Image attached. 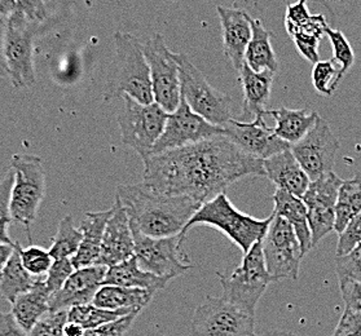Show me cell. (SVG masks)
<instances>
[{
    "instance_id": "d6a6232c",
    "label": "cell",
    "mask_w": 361,
    "mask_h": 336,
    "mask_svg": "<svg viewBox=\"0 0 361 336\" xmlns=\"http://www.w3.org/2000/svg\"><path fill=\"white\" fill-rule=\"evenodd\" d=\"M82 239L83 235L80 229L74 227L73 218L71 215L65 216L59 224L49 254L52 255L54 260L73 259L78 254Z\"/></svg>"
},
{
    "instance_id": "603a6c76",
    "label": "cell",
    "mask_w": 361,
    "mask_h": 336,
    "mask_svg": "<svg viewBox=\"0 0 361 336\" xmlns=\"http://www.w3.org/2000/svg\"><path fill=\"white\" fill-rule=\"evenodd\" d=\"M114 210L116 206H111L106 211L87 212L86 218L83 219L79 228L83 235V239L80 243L78 254L71 259L75 269L97 266L102 251L104 232Z\"/></svg>"
},
{
    "instance_id": "6da1fadb",
    "label": "cell",
    "mask_w": 361,
    "mask_h": 336,
    "mask_svg": "<svg viewBox=\"0 0 361 336\" xmlns=\"http://www.w3.org/2000/svg\"><path fill=\"white\" fill-rule=\"evenodd\" d=\"M250 175L264 176L263 161L226 136H216L147 158L142 182L161 194L189 197L204 204Z\"/></svg>"
},
{
    "instance_id": "1f68e13d",
    "label": "cell",
    "mask_w": 361,
    "mask_h": 336,
    "mask_svg": "<svg viewBox=\"0 0 361 336\" xmlns=\"http://www.w3.org/2000/svg\"><path fill=\"white\" fill-rule=\"evenodd\" d=\"M359 212H361V173L355 175L350 180H343L339 189L334 230L341 235Z\"/></svg>"
},
{
    "instance_id": "9a60e30c",
    "label": "cell",
    "mask_w": 361,
    "mask_h": 336,
    "mask_svg": "<svg viewBox=\"0 0 361 336\" xmlns=\"http://www.w3.org/2000/svg\"><path fill=\"white\" fill-rule=\"evenodd\" d=\"M339 147L341 144L331 132L328 122L319 116L310 132L293 144L290 150L308 178L314 181L333 173Z\"/></svg>"
},
{
    "instance_id": "4fadbf2b",
    "label": "cell",
    "mask_w": 361,
    "mask_h": 336,
    "mask_svg": "<svg viewBox=\"0 0 361 336\" xmlns=\"http://www.w3.org/2000/svg\"><path fill=\"white\" fill-rule=\"evenodd\" d=\"M39 25L32 24L21 13L7 18L4 56L12 85L17 89L35 85L34 69V35Z\"/></svg>"
},
{
    "instance_id": "83f0119b",
    "label": "cell",
    "mask_w": 361,
    "mask_h": 336,
    "mask_svg": "<svg viewBox=\"0 0 361 336\" xmlns=\"http://www.w3.org/2000/svg\"><path fill=\"white\" fill-rule=\"evenodd\" d=\"M266 116L274 117L276 120L274 131L280 139H283L290 145L302 140L314 127V122L319 117L316 111L308 113L306 110L288 109V108L266 110Z\"/></svg>"
},
{
    "instance_id": "8d00e7d4",
    "label": "cell",
    "mask_w": 361,
    "mask_h": 336,
    "mask_svg": "<svg viewBox=\"0 0 361 336\" xmlns=\"http://www.w3.org/2000/svg\"><path fill=\"white\" fill-rule=\"evenodd\" d=\"M326 35H328L330 43H331V48H333V58L331 60L337 63L338 68L341 70V78L343 79L355 63V54H353V47L345 38V34L341 30L328 27Z\"/></svg>"
},
{
    "instance_id": "8fae6325",
    "label": "cell",
    "mask_w": 361,
    "mask_h": 336,
    "mask_svg": "<svg viewBox=\"0 0 361 336\" xmlns=\"http://www.w3.org/2000/svg\"><path fill=\"white\" fill-rule=\"evenodd\" d=\"M272 215L267 235L262 241L268 272L274 282L295 281L298 280L299 268L305 254L290 223L276 213Z\"/></svg>"
},
{
    "instance_id": "681fc988",
    "label": "cell",
    "mask_w": 361,
    "mask_h": 336,
    "mask_svg": "<svg viewBox=\"0 0 361 336\" xmlns=\"http://www.w3.org/2000/svg\"><path fill=\"white\" fill-rule=\"evenodd\" d=\"M15 243L13 244H6V243H0V273L4 269L6 264L8 263L9 259L12 256V254L15 252Z\"/></svg>"
},
{
    "instance_id": "ab89813d",
    "label": "cell",
    "mask_w": 361,
    "mask_h": 336,
    "mask_svg": "<svg viewBox=\"0 0 361 336\" xmlns=\"http://www.w3.org/2000/svg\"><path fill=\"white\" fill-rule=\"evenodd\" d=\"M69 320V311L48 312L30 330L29 336H63V328Z\"/></svg>"
},
{
    "instance_id": "7a4b0ae2",
    "label": "cell",
    "mask_w": 361,
    "mask_h": 336,
    "mask_svg": "<svg viewBox=\"0 0 361 336\" xmlns=\"http://www.w3.org/2000/svg\"><path fill=\"white\" fill-rule=\"evenodd\" d=\"M116 198L127 212L130 224L152 238L184 233L189 220L202 206L189 197L153 192L144 182L119 185Z\"/></svg>"
},
{
    "instance_id": "ffe728a7",
    "label": "cell",
    "mask_w": 361,
    "mask_h": 336,
    "mask_svg": "<svg viewBox=\"0 0 361 336\" xmlns=\"http://www.w3.org/2000/svg\"><path fill=\"white\" fill-rule=\"evenodd\" d=\"M224 55L240 70L245 63V54L252 35V16L244 9L227 8L218 6Z\"/></svg>"
},
{
    "instance_id": "484cf974",
    "label": "cell",
    "mask_w": 361,
    "mask_h": 336,
    "mask_svg": "<svg viewBox=\"0 0 361 336\" xmlns=\"http://www.w3.org/2000/svg\"><path fill=\"white\" fill-rule=\"evenodd\" d=\"M171 281L169 278L158 277L156 274L144 270L139 266L135 256L128 259L117 266H109L105 275L104 285H116L131 289L152 290L159 291L165 289L167 283Z\"/></svg>"
},
{
    "instance_id": "f1b7e54d",
    "label": "cell",
    "mask_w": 361,
    "mask_h": 336,
    "mask_svg": "<svg viewBox=\"0 0 361 336\" xmlns=\"http://www.w3.org/2000/svg\"><path fill=\"white\" fill-rule=\"evenodd\" d=\"M285 27L291 39L312 38L322 40L326 34L328 24L322 15H312L307 7V0H298L288 6L285 16Z\"/></svg>"
},
{
    "instance_id": "d4e9b609",
    "label": "cell",
    "mask_w": 361,
    "mask_h": 336,
    "mask_svg": "<svg viewBox=\"0 0 361 336\" xmlns=\"http://www.w3.org/2000/svg\"><path fill=\"white\" fill-rule=\"evenodd\" d=\"M272 199L275 204L274 213L290 223L291 227L295 230V235L298 237L303 254L306 255L308 251L314 249L306 204L298 197L293 196L281 189L276 190Z\"/></svg>"
},
{
    "instance_id": "816d5d0a",
    "label": "cell",
    "mask_w": 361,
    "mask_h": 336,
    "mask_svg": "<svg viewBox=\"0 0 361 336\" xmlns=\"http://www.w3.org/2000/svg\"><path fill=\"white\" fill-rule=\"evenodd\" d=\"M262 336H297L294 335L293 332H288V331H269L266 332L264 335Z\"/></svg>"
},
{
    "instance_id": "5b68a950",
    "label": "cell",
    "mask_w": 361,
    "mask_h": 336,
    "mask_svg": "<svg viewBox=\"0 0 361 336\" xmlns=\"http://www.w3.org/2000/svg\"><path fill=\"white\" fill-rule=\"evenodd\" d=\"M223 287V297L229 303L255 316L260 297L274 280L268 272L262 242L255 243L244 260L232 272L218 273Z\"/></svg>"
},
{
    "instance_id": "30bf717a",
    "label": "cell",
    "mask_w": 361,
    "mask_h": 336,
    "mask_svg": "<svg viewBox=\"0 0 361 336\" xmlns=\"http://www.w3.org/2000/svg\"><path fill=\"white\" fill-rule=\"evenodd\" d=\"M190 336H257L255 316L244 312L224 297H207L197 306Z\"/></svg>"
},
{
    "instance_id": "7402d4cb",
    "label": "cell",
    "mask_w": 361,
    "mask_h": 336,
    "mask_svg": "<svg viewBox=\"0 0 361 336\" xmlns=\"http://www.w3.org/2000/svg\"><path fill=\"white\" fill-rule=\"evenodd\" d=\"M240 83L244 91L243 114L238 118L241 122H252L254 119L266 113V106L271 97L272 83L275 73L272 71H257L250 69L246 63L238 70Z\"/></svg>"
},
{
    "instance_id": "277c9868",
    "label": "cell",
    "mask_w": 361,
    "mask_h": 336,
    "mask_svg": "<svg viewBox=\"0 0 361 336\" xmlns=\"http://www.w3.org/2000/svg\"><path fill=\"white\" fill-rule=\"evenodd\" d=\"M272 218L274 215L268 216L267 219H255L244 212L238 211L223 193L200 207L193 218L189 220L184 233L187 235L192 228L198 225L216 228L237 244V247L245 255L255 243L263 241L267 235Z\"/></svg>"
},
{
    "instance_id": "f6af8a7d",
    "label": "cell",
    "mask_w": 361,
    "mask_h": 336,
    "mask_svg": "<svg viewBox=\"0 0 361 336\" xmlns=\"http://www.w3.org/2000/svg\"><path fill=\"white\" fill-rule=\"evenodd\" d=\"M331 336H361V313L345 308Z\"/></svg>"
},
{
    "instance_id": "44dd1931",
    "label": "cell",
    "mask_w": 361,
    "mask_h": 336,
    "mask_svg": "<svg viewBox=\"0 0 361 336\" xmlns=\"http://www.w3.org/2000/svg\"><path fill=\"white\" fill-rule=\"evenodd\" d=\"M263 167L264 176H267L277 189L285 190L300 199L306 194L311 179L291 153L290 149L264 159Z\"/></svg>"
},
{
    "instance_id": "ee69618b",
    "label": "cell",
    "mask_w": 361,
    "mask_h": 336,
    "mask_svg": "<svg viewBox=\"0 0 361 336\" xmlns=\"http://www.w3.org/2000/svg\"><path fill=\"white\" fill-rule=\"evenodd\" d=\"M139 314H130L123 318H119L117 321H113L109 323H105L97 328L86 330L83 336H123L128 328L133 326L134 321L136 320Z\"/></svg>"
},
{
    "instance_id": "cb8c5ba5",
    "label": "cell",
    "mask_w": 361,
    "mask_h": 336,
    "mask_svg": "<svg viewBox=\"0 0 361 336\" xmlns=\"http://www.w3.org/2000/svg\"><path fill=\"white\" fill-rule=\"evenodd\" d=\"M156 295V291L131 289L116 285H104L94 295V303L109 311H127L140 313L147 308Z\"/></svg>"
},
{
    "instance_id": "7dc6e473",
    "label": "cell",
    "mask_w": 361,
    "mask_h": 336,
    "mask_svg": "<svg viewBox=\"0 0 361 336\" xmlns=\"http://www.w3.org/2000/svg\"><path fill=\"white\" fill-rule=\"evenodd\" d=\"M0 336H29L21 328L12 313H0Z\"/></svg>"
},
{
    "instance_id": "5bb4252c",
    "label": "cell",
    "mask_w": 361,
    "mask_h": 336,
    "mask_svg": "<svg viewBox=\"0 0 361 336\" xmlns=\"http://www.w3.org/2000/svg\"><path fill=\"white\" fill-rule=\"evenodd\" d=\"M216 136H226L224 127L207 122L190 109L187 102L181 99L178 109L169 114L165 130L152 149L150 156L209 140Z\"/></svg>"
},
{
    "instance_id": "bcb514c9",
    "label": "cell",
    "mask_w": 361,
    "mask_h": 336,
    "mask_svg": "<svg viewBox=\"0 0 361 336\" xmlns=\"http://www.w3.org/2000/svg\"><path fill=\"white\" fill-rule=\"evenodd\" d=\"M339 289L345 300V308L361 313V282L341 280Z\"/></svg>"
},
{
    "instance_id": "f907efd6",
    "label": "cell",
    "mask_w": 361,
    "mask_h": 336,
    "mask_svg": "<svg viewBox=\"0 0 361 336\" xmlns=\"http://www.w3.org/2000/svg\"><path fill=\"white\" fill-rule=\"evenodd\" d=\"M85 332H86V328L77 322H71V321H68L63 328V336H83Z\"/></svg>"
},
{
    "instance_id": "836d02e7",
    "label": "cell",
    "mask_w": 361,
    "mask_h": 336,
    "mask_svg": "<svg viewBox=\"0 0 361 336\" xmlns=\"http://www.w3.org/2000/svg\"><path fill=\"white\" fill-rule=\"evenodd\" d=\"M134 314L127 311H109L102 306H97L94 303L86 305H78L69 309V320L71 322H77L82 325L86 330L97 328L105 323H109L113 321L123 318L126 316ZM139 314V313H136Z\"/></svg>"
},
{
    "instance_id": "e575fe53",
    "label": "cell",
    "mask_w": 361,
    "mask_h": 336,
    "mask_svg": "<svg viewBox=\"0 0 361 336\" xmlns=\"http://www.w3.org/2000/svg\"><path fill=\"white\" fill-rule=\"evenodd\" d=\"M16 247L25 269L34 277L46 278L51 266L55 261L52 255L49 254V250H46L39 246H34V244L24 249L18 242H16Z\"/></svg>"
},
{
    "instance_id": "3957f363",
    "label": "cell",
    "mask_w": 361,
    "mask_h": 336,
    "mask_svg": "<svg viewBox=\"0 0 361 336\" xmlns=\"http://www.w3.org/2000/svg\"><path fill=\"white\" fill-rule=\"evenodd\" d=\"M114 40L116 58L105 85V101L130 96L140 104H153L149 65L139 40L122 32H116Z\"/></svg>"
},
{
    "instance_id": "f35d334b",
    "label": "cell",
    "mask_w": 361,
    "mask_h": 336,
    "mask_svg": "<svg viewBox=\"0 0 361 336\" xmlns=\"http://www.w3.org/2000/svg\"><path fill=\"white\" fill-rule=\"evenodd\" d=\"M336 272L339 281L361 282V242L345 255L336 258Z\"/></svg>"
},
{
    "instance_id": "d590c367",
    "label": "cell",
    "mask_w": 361,
    "mask_h": 336,
    "mask_svg": "<svg viewBox=\"0 0 361 336\" xmlns=\"http://www.w3.org/2000/svg\"><path fill=\"white\" fill-rule=\"evenodd\" d=\"M342 80L343 79L341 78V70L333 60H320L314 63L312 86L319 94L330 96L337 89Z\"/></svg>"
},
{
    "instance_id": "c3c4849f",
    "label": "cell",
    "mask_w": 361,
    "mask_h": 336,
    "mask_svg": "<svg viewBox=\"0 0 361 336\" xmlns=\"http://www.w3.org/2000/svg\"><path fill=\"white\" fill-rule=\"evenodd\" d=\"M6 34H7V20L0 15V77L8 75L6 56H4Z\"/></svg>"
},
{
    "instance_id": "8992f818",
    "label": "cell",
    "mask_w": 361,
    "mask_h": 336,
    "mask_svg": "<svg viewBox=\"0 0 361 336\" xmlns=\"http://www.w3.org/2000/svg\"><path fill=\"white\" fill-rule=\"evenodd\" d=\"M15 182L11 192V215L24 225L32 241L30 227L37 219L46 196V173L38 156L15 154L11 159Z\"/></svg>"
},
{
    "instance_id": "9c48e42d",
    "label": "cell",
    "mask_w": 361,
    "mask_h": 336,
    "mask_svg": "<svg viewBox=\"0 0 361 336\" xmlns=\"http://www.w3.org/2000/svg\"><path fill=\"white\" fill-rule=\"evenodd\" d=\"M131 229L134 235L135 258L144 270L173 280L193 268L188 256L181 250L187 235L180 233L166 238H152L142 235L134 225H131Z\"/></svg>"
},
{
    "instance_id": "52a82bcc",
    "label": "cell",
    "mask_w": 361,
    "mask_h": 336,
    "mask_svg": "<svg viewBox=\"0 0 361 336\" xmlns=\"http://www.w3.org/2000/svg\"><path fill=\"white\" fill-rule=\"evenodd\" d=\"M180 73L181 99L190 109L212 125L226 127L233 119L232 100L206 80L187 55L176 54Z\"/></svg>"
},
{
    "instance_id": "ba28073f",
    "label": "cell",
    "mask_w": 361,
    "mask_h": 336,
    "mask_svg": "<svg viewBox=\"0 0 361 336\" xmlns=\"http://www.w3.org/2000/svg\"><path fill=\"white\" fill-rule=\"evenodd\" d=\"M123 109L118 116L122 142L134 149L145 161L165 130L169 113L157 102L140 104L130 96H123Z\"/></svg>"
},
{
    "instance_id": "7c38bea8",
    "label": "cell",
    "mask_w": 361,
    "mask_h": 336,
    "mask_svg": "<svg viewBox=\"0 0 361 336\" xmlns=\"http://www.w3.org/2000/svg\"><path fill=\"white\" fill-rule=\"evenodd\" d=\"M142 51L149 65L154 102L169 114L173 113L181 101L180 73L176 54L166 46L161 34L147 40Z\"/></svg>"
},
{
    "instance_id": "2e32d148",
    "label": "cell",
    "mask_w": 361,
    "mask_h": 336,
    "mask_svg": "<svg viewBox=\"0 0 361 336\" xmlns=\"http://www.w3.org/2000/svg\"><path fill=\"white\" fill-rule=\"evenodd\" d=\"M342 184L343 180L336 173H326L311 181L306 194L302 198L308 211L314 247L334 230L338 193Z\"/></svg>"
},
{
    "instance_id": "b9f144b4",
    "label": "cell",
    "mask_w": 361,
    "mask_h": 336,
    "mask_svg": "<svg viewBox=\"0 0 361 336\" xmlns=\"http://www.w3.org/2000/svg\"><path fill=\"white\" fill-rule=\"evenodd\" d=\"M361 242V212L353 218L345 230L339 235L337 244V256H342L353 250L356 244Z\"/></svg>"
},
{
    "instance_id": "e0dca14e",
    "label": "cell",
    "mask_w": 361,
    "mask_h": 336,
    "mask_svg": "<svg viewBox=\"0 0 361 336\" xmlns=\"http://www.w3.org/2000/svg\"><path fill=\"white\" fill-rule=\"evenodd\" d=\"M226 137L249 156L260 161L268 159L283 150L291 148L290 144L280 139L272 127L266 122V113L252 122L232 119L226 127Z\"/></svg>"
},
{
    "instance_id": "4dcf8cb0",
    "label": "cell",
    "mask_w": 361,
    "mask_h": 336,
    "mask_svg": "<svg viewBox=\"0 0 361 336\" xmlns=\"http://www.w3.org/2000/svg\"><path fill=\"white\" fill-rule=\"evenodd\" d=\"M42 280L44 278L34 277L25 269L16 247L8 263L0 273V297L6 299L12 304L17 297L30 291Z\"/></svg>"
},
{
    "instance_id": "d6986e66",
    "label": "cell",
    "mask_w": 361,
    "mask_h": 336,
    "mask_svg": "<svg viewBox=\"0 0 361 336\" xmlns=\"http://www.w3.org/2000/svg\"><path fill=\"white\" fill-rule=\"evenodd\" d=\"M116 210L110 216L104 232L102 251L97 266H113L135 256L133 229L127 212L116 198Z\"/></svg>"
},
{
    "instance_id": "ac0fdd59",
    "label": "cell",
    "mask_w": 361,
    "mask_h": 336,
    "mask_svg": "<svg viewBox=\"0 0 361 336\" xmlns=\"http://www.w3.org/2000/svg\"><path fill=\"white\" fill-rule=\"evenodd\" d=\"M108 266H92L75 269L63 289L49 299V312L69 311L78 305L90 304L105 283Z\"/></svg>"
},
{
    "instance_id": "f546056e",
    "label": "cell",
    "mask_w": 361,
    "mask_h": 336,
    "mask_svg": "<svg viewBox=\"0 0 361 336\" xmlns=\"http://www.w3.org/2000/svg\"><path fill=\"white\" fill-rule=\"evenodd\" d=\"M252 35L245 54V63L257 73L279 70V61L271 44L272 32L259 18H252Z\"/></svg>"
},
{
    "instance_id": "74e56055",
    "label": "cell",
    "mask_w": 361,
    "mask_h": 336,
    "mask_svg": "<svg viewBox=\"0 0 361 336\" xmlns=\"http://www.w3.org/2000/svg\"><path fill=\"white\" fill-rule=\"evenodd\" d=\"M15 182V173L9 170L0 180V243L13 244L9 237V225L13 223L11 215V192Z\"/></svg>"
},
{
    "instance_id": "7bdbcfd3",
    "label": "cell",
    "mask_w": 361,
    "mask_h": 336,
    "mask_svg": "<svg viewBox=\"0 0 361 336\" xmlns=\"http://www.w3.org/2000/svg\"><path fill=\"white\" fill-rule=\"evenodd\" d=\"M15 13L18 12L26 17L30 23L39 25L47 17V7L44 0H13Z\"/></svg>"
},
{
    "instance_id": "60d3db41",
    "label": "cell",
    "mask_w": 361,
    "mask_h": 336,
    "mask_svg": "<svg viewBox=\"0 0 361 336\" xmlns=\"http://www.w3.org/2000/svg\"><path fill=\"white\" fill-rule=\"evenodd\" d=\"M75 268L73 266L71 259H61V260H55L54 264L51 266L44 282L47 286L48 291L51 295L56 294L57 291L63 289L65 282L69 280Z\"/></svg>"
},
{
    "instance_id": "4316f807",
    "label": "cell",
    "mask_w": 361,
    "mask_h": 336,
    "mask_svg": "<svg viewBox=\"0 0 361 336\" xmlns=\"http://www.w3.org/2000/svg\"><path fill=\"white\" fill-rule=\"evenodd\" d=\"M51 292L48 291L44 280L38 282L30 291L17 297L12 303V314L17 323L30 332L34 325L49 312Z\"/></svg>"
}]
</instances>
